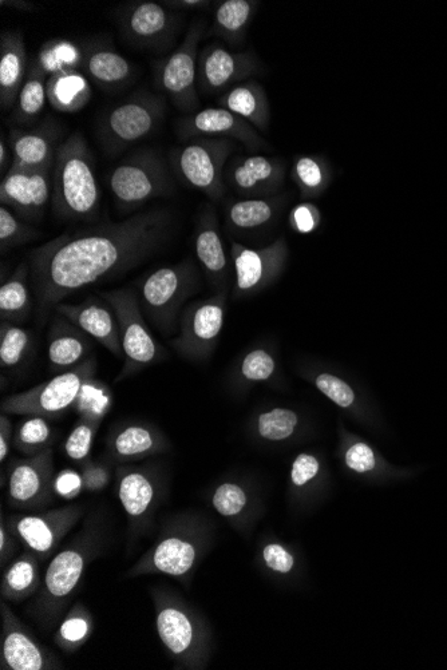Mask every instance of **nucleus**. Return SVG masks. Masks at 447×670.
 <instances>
[{"label":"nucleus","mask_w":447,"mask_h":670,"mask_svg":"<svg viewBox=\"0 0 447 670\" xmlns=\"http://www.w3.org/2000/svg\"><path fill=\"white\" fill-rule=\"evenodd\" d=\"M162 5L168 9L176 10H201L211 5V2H203V0H170V2H161Z\"/></svg>","instance_id":"57"},{"label":"nucleus","mask_w":447,"mask_h":670,"mask_svg":"<svg viewBox=\"0 0 447 670\" xmlns=\"http://www.w3.org/2000/svg\"><path fill=\"white\" fill-rule=\"evenodd\" d=\"M47 101L59 113L74 114L92 99L89 79L79 70H65L51 75L46 83Z\"/></svg>","instance_id":"30"},{"label":"nucleus","mask_w":447,"mask_h":670,"mask_svg":"<svg viewBox=\"0 0 447 670\" xmlns=\"http://www.w3.org/2000/svg\"><path fill=\"white\" fill-rule=\"evenodd\" d=\"M178 136L183 140L188 138H228L239 141L249 150L264 148L265 141L253 126L243 118L236 116L224 107H208L197 110L181 118L177 124Z\"/></svg>","instance_id":"19"},{"label":"nucleus","mask_w":447,"mask_h":670,"mask_svg":"<svg viewBox=\"0 0 447 670\" xmlns=\"http://www.w3.org/2000/svg\"><path fill=\"white\" fill-rule=\"evenodd\" d=\"M102 414L96 411L83 410L81 418L75 424L73 431L67 436L63 450L67 457L75 462L86 461L89 457L94 438H96L98 428L101 426Z\"/></svg>","instance_id":"40"},{"label":"nucleus","mask_w":447,"mask_h":670,"mask_svg":"<svg viewBox=\"0 0 447 670\" xmlns=\"http://www.w3.org/2000/svg\"><path fill=\"white\" fill-rule=\"evenodd\" d=\"M34 59L47 77L65 70L81 71L83 49L67 39H53L41 47Z\"/></svg>","instance_id":"37"},{"label":"nucleus","mask_w":447,"mask_h":670,"mask_svg":"<svg viewBox=\"0 0 447 670\" xmlns=\"http://www.w3.org/2000/svg\"><path fill=\"white\" fill-rule=\"evenodd\" d=\"M275 371V360L264 350L252 351L245 356L241 372L244 378L252 382H263L271 378Z\"/></svg>","instance_id":"47"},{"label":"nucleus","mask_w":447,"mask_h":670,"mask_svg":"<svg viewBox=\"0 0 447 670\" xmlns=\"http://www.w3.org/2000/svg\"><path fill=\"white\" fill-rule=\"evenodd\" d=\"M110 474L105 466L98 463L87 462L83 466L82 479L83 486L87 491H100L105 489L109 483Z\"/></svg>","instance_id":"54"},{"label":"nucleus","mask_w":447,"mask_h":670,"mask_svg":"<svg viewBox=\"0 0 447 670\" xmlns=\"http://www.w3.org/2000/svg\"><path fill=\"white\" fill-rule=\"evenodd\" d=\"M94 630V618L85 605L75 604L65 614L57 632L54 634V642L59 649L66 653L77 652L92 636Z\"/></svg>","instance_id":"36"},{"label":"nucleus","mask_w":447,"mask_h":670,"mask_svg":"<svg viewBox=\"0 0 447 670\" xmlns=\"http://www.w3.org/2000/svg\"><path fill=\"white\" fill-rule=\"evenodd\" d=\"M29 267L21 264L13 276L0 288V315L2 321L25 320L31 309V296L29 288Z\"/></svg>","instance_id":"35"},{"label":"nucleus","mask_w":447,"mask_h":670,"mask_svg":"<svg viewBox=\"0 0 447 670\" xmlns=\"http://www.w3.org/2000/svg\"><path fill=\"white\" fill-rule=\"evenodd\" d=\"M18 543L21 542L10 533L5 525V518L2 517V522H0V561H2V566H5L11 560L15 551H17Z\"/></svg>","instance_id":"55"},{"label":"nucleus","mask_w":447,"mask_h":670,"mask_svg":"<svg viewBox=\"0 0 447 670\" xmlns=\"http://www.w3.org/2000/svg\"><path fill=\"white\" fill-rule=\"evenodd\" d=\"M263 557L268 568L275 570V572L286 574L294 568V557H292L290 551L284 549L278 543L265 546Z\"/></svg>","instance_id":"49"},{"label":"nucleus","mask_w":447,"mask_h":670,"mask_svg":"<svg viewBox=\"0 0 447 670\" xmlns=\"http://www.w3.org/2000/svg\"><path fill=\"white\" fill-rule=\"evenodd\" d=\"M205 23H192L181 45L156 67V83L174 103L177 109L195 113L199 109L197 94V62H199V43L203 38Z\"/></svg>","instance_id":"8"},{"label":"nucleus","mask_w":447,"mask_h":670,"mask_svg":"<svg viewBox=\"0 0 447 670\" xmlns=\"http://www.w3.org/2000/svg\"><path fill=\"white\" fill-rule=\"evenodd\" d=\"M62 130L53 120L30 130H13L10 134V148L14 161L11 168L46 169L54 168L55 156L62 142Z\"/></svg>","instance_id":"21"},{"label":"nucleus","mask_w":447,"mask_h":670,"mask_svg":"<svg viewBox=\"0 0 447 670\" xmlns=\"http://www.w3.org/2000/svg\"><path fill=\"white\" fill-rule=\"evenodd\" d=\"M81 71L102 89L114 90L132 79L134 67L112 46L94 43L83 49Z\"/></svg>","instance_id":"27"},{"label":"nucleus","mask_w":447,"mask_h":670,"mask_svg":"<svg viewBox=\"0 0 447 670\" xmlns=\"http://www.w3.org/2000/svg\"><path fill=\"white\" fill-rule=\"evenodd\" d=\"M2 636H0V668L3 670H54L63 664L46 646L39 644L27 626L9 606L0 602Z\"/></svg>","instance_id":"14"},{"label":"nucleus","mask_w":447,"mask_h":670,"mask_svg":"<svg viewBox=\"0 0 447 670\" xmlns=\"http://www.w3.org/2000/svg\"><path fill=\"white\" fill-rule=\"evenodd\" d=\"M53 449L35 457L19 459L11 466L7 501L13 509L35 511L53 501Z\"/></svg>","instance_id":"15"},{"label":"nucleus","mask_w":447,"mask_h":670,"mask_svg":"<svg viewBox=\"0 0 447 670\" xmlns=\"http://www.w3.org/2000/svg\"><path fill=\"white\" fill-rule=\"evenodd\" d=\"M316 386H318L324 395L334 400L340 407H350L352 402H354V391L343 380L335 378V376L328 374L320 375L316 379Z\"/></svg>","instance_id":"48"},{"label":"nucleus","mask_w":447,"mask_h":670,"mask_svg":"<svg viewBox=\"0 0 447 670\" xmlns=\"http://www.w3.org/2000/svg\"><path fill=\"white\" fill-rule=\"evenodd\" d=\"M98 551L100 537L94 527H87L73 543L54 555L43 574L41 589L29 608L35 622L45 629L58 624L81 585L87 565L96 558Z\"/></svg>","instance_id":"3"},{"label":"nucleus","mask_w":447,"mask_h":670,"mask_svg":"<svg viewBox=\"0 0 447 670\" xmlns=\"http://www.w3.org/2000/svg\"><path fill=\"white\" fill-rule=\"evenodd\" d=\"M347 466L358 473H366L375 467L373 450L365 443H356L346 455Z\"/></svg>","instance_id":"50"},{"label":"nucleus","mask_w":447,"mask_h":670,"mask_svg":"<svg viewBox=\"0 0 447 670\" xmlns=\"http://www.w3.org/2000/svg\"><path fill=\"white\" fill-rule=\"evenodd\" d=\"M217 106L224 107L243 118L257 132H267L271 124V107L264 87L249 79L229 89L217 99Z\"/></svg>","instance_id":"26"},{"label":"nucleus","mask_w":447,"mask_h":670,"mask_svg":"<svg viewBox=\"0 0 447 670\" xmlns=\"http://www.w3.org/2000/svg\"><path fill=\"white\" fill-rule=\"evenodd\" d=\"M55 311L59 316L65 317L75 327L87 333L90 338L97 340L117 358H124L120 327H118L116 315L109 304L101 303L100 300L90 297L85 303L78 305L58 304Z\"/></svg>","instance_id":"20"},{"label":"nucleus","mask_w":447,"mask_h":670,"mask_svg":"<svg viewBox=\"0 0 447 670\" xmlns=\"http://www.w3.org/2000/svg\"><path fill=\"white\" fill-rule=\"evenodd\" d=\"M13 424L6 414L0 416V461L5 462L9 457L11 443H14Z\"/></svg>","instance_id":"56"},{"label":"nucleus","mask_w":447,"mask_h":670,"mask_svg":"<svg viewBox=\"0 0 447 670\" xmlns=\"http://www.w3.org/2000/svg\"><path fill=\"white\" fill-rule=\"evenodd\" d=\"M274 206L267 200H243L229 208V221L236 228L252 229L267 224L274 216Z\"/></svg>","instance_id":"43"},{"label":"nucleus","mask_w":447,"mask_h":670,"mask_svg":"<svg viewBox=\"0 0 447 670\" xmlns=\"http://www.w3.org/2000/svg\"><path fill=\"white\" fill-rule=\"evenodd\" d=\"M101 297L113 309L120 327L125 364L117 380H122L156 362L161 348L145 323L140 301L132 289L102 292Z\"/></svg>","instance_id":"6"},{"label":"nucleus","mask_w":447,"mask_h":670,"mask_svg":"<svg viewBox=\"0 0 447 670\" xmlns=\"http://www.w3.org/2000/svg\"><path fill=\"white\" fill-rule=\"evenodd\" d=\"M82 506H66L38 514H19L7 521V529L43 561L49 560L62 539L77 525L83 515Z\"/></svg>","instance_id":"13"},{"label":"nucleus","mask_w":447,"mask_h":670,"mask_svg":"<svg viewBox=\"0 0 447 670\" xmlns=\"http://www.w3.org/2000/svg\"><path fill=\"white\" fill-rule=\"evenodd\" d=\"M126 41L144 49L160 50L176 37L180 15L162 3L134 2L118 17Z\"/></svg>","instance_id":"17"},{"label":"nucleus","mask_w":447,"mask_h":670,"mask_svg":"<svg viewBox=\"0 0 447 670\" xmlns=\"http://www.w3.org/2000/svg\"><path fill=\"white\" fill-rule=\"evenodd\" d=\"M62 317V316H61ZM53 332H50L47 356L53 372H66L79 366L90 352V343L81 329L65 317L55 321Z\"/></svg>","instance_id":"29"},{"label":"nucleus","mask_w":447,"mask_h":670,"mask_svg":"<svg viewBox=\"0 0 447 670\" xmlns=\"http://www.w3.org/2000/svg\"><path fill=\"white\" fill-rule=\"evenodd\" d=\"M156 610L158 637L169 656L178 666L196 665L203 648V634L191 610L177 597L166 590L156 589L152 593Z\"/></svg>","instance_id":"7"},{"label":"nucleus","mask_w":447,"mask_h":670,"mask_svg":"<svg viewBox=\"0 0 447 670\" xmlns=\"http://www.w3.org/2000/svg\"><path fill=\"white\" fill-rule=\"evenodd\" d=\"M109 188L118 204L132 209L168 192L170 182L161 157L152 150H142L113 169Z\"/></svg>","instance_id":"10"},{"label":"nucleus","mask_w":447,"mask_h":670,"mask_svg":"<svg viewBox=\"0 0 447 670\" xmlns=\"http://www.w3.org/2000/svg\"><path fill=\"white\" fill-rule=\"evenodd\" d=\"M212 503L223 517H235L247 505V495L240 486L224 483L213 494Z\"/></svg>","instance_id":"46"},{"label":"nucleus","mask_w":447,"mask_h":670,"mask_svg":"<svg viewBox=\"0 0 447 670\" xmlns=\"http://www.w3.org/2000/svg\"><path fill=\"white\" fill-rule=\"evenodd\" d=\"M319 473V462L308 454L299 455L292 466L291 478L296 486L307 485Z\"/></svg>","instance_id":"52"},{"label":"nucleus","mask_w":447,"mask_h":670,"mask_svg":"<svg viewBox=\"0 0 447 670\" xmlns=\"http://www.w3.org/2000/svg\"><path fill=\"white\" fill-rule=\"evenodd\" d=\"M259 2L255 0H224L216 6L212 27L208 34L223 39L232 46H240L252 19L255 18Z\"/></svg>","instance_id":"32"},{"label":"nucleus","mask_w":447,"mask_h":670,"mask_svg":"<svg viewBox=\"0 0 447 670\" xmlns=\"http://www.w3.org/2000/svg\"><path fill=\"white\" fill-rule=\"evenodd\" d=\"M232 256L236 269L237 289L249 292L267 283L276 275L286 256V247L282 241L264 249H249L235 243L232 245Z\"/></svg>","instance_id":"23"},{"label":"nucleus","mask_w":447,"mask_h":670,"mask_svg":"<svg viewBox=\"0 0 447 670\" xmlns=\"http://www.w3.org/2000/svg\"><path fill=\"white\" fill-rule=\"evenodd\" d=\"M29 65L21 31L3 33L0 37V103L3 110H10L17 103Z\"/></svg>","instance_id":"24"},{"label":"nucleus","mask_w":447,"mask_h":670,"mask_svg":"<svg viewBox=\"0 0 447 670\" xmlns=\"http://www.w3.org/2000/svg\"><path fill=\"white\" fill-rule=\"evenodd\" d=\"M45 561L34 551L27 550L11 562L5 570L0 585L3 600L11 604H22L34 597L43 581L42 565Z\"/></svg>","instance_id":"28"},{"label":"nucleus","mask_w":447,"mask_h":670,"mask_svg":"<svg viewBox=\"0 0 447 670\" xmlns=\"http://www.w3.org/2000/svg\"><path fill=\"white\" fill-rule=\"evenodd\" d=\"M292 178L307 196L326 188L331 177L330 162L320 154H300L292 164Z\"/></svg>","instance_id":"38"},{"label":"nucleus","mask_w":447,"mask_h":670,"mask_svg":"<svg viewBox=\"0 0 447 670\" xmlns=\"http://www.w3.org/2000/svg\"><path fill=\"white\" fill-rule=\"evenodd\" d=\"M193 267L188 263L154 271L141 285L140 305L157 327L173 331L174 320L193 285Z\"/></svg>","instance_id":"12"},{"label":"nucleus","mask_w":447,"mask_h":670,"mask_svg":"<svg viewBox=\"0 0 447 670\" xmlns=\"http://www.w3.org/2000/svg\"><path fill=\"white\" fill-rule=\"evenodd\" d=\"M100 200L92 150L75 132L59 145L55 156L51 208L61 220H86L97 213Z\"/></svg>","instance_id":"2"},{"label":"nucleus","mask_w":447,"mask_h":670,"mask_svg":"<svg viewBox=\"0 0 447 670\" xmlns=\"http://www.w3.org/2000/svg\"><path fill=\"white\" fill-rule=\"evenodd\" d=\"M292 224L300 233H311L318 227L319 212L314 205L303 204L296 206L291 216Z\"/></svg>","instance_id":"53"},{"label":"nucleus","mask_w":447,"mask_h":670,"mask_svg":"<svg viewBox=\"0 0 447 670\" xmlns=\"http://www.w3.org/2000/svg\"><path fill=\"white\" fill-rule=\"evenodd\" d=\"M261 65L252 51L233 53L219 45L205 46L197 62V87L205 94L227 93L229 89L259 74Z\"/></svg>","instance_id":"16"},{"label":"nucleus","mask_w":447,"mask_h":670,"mask_svg":"<svg viewBox=\"0 0 447 670\" xmlns=\"http://www.w3.org/2000/svg\"><path fill=\"white\" fill-rule=\"evenodd\" d=\"M47 74L31 59L25 83L15 103L14 118L18 124L31 125L41 116L47 101Z\"/></svg>","instance_id":"34"},{"label":"nucleus","mask_w":447,"mask_h":670,"mask_svg":"<svg viewBox=\"0 0 447 670\" xmlns=\"http://www.w3.org/2000/svg\"><path fill=\"white\" fill-rule=\"evenodd\" d=\"M284 162L279 158L261 156L239 157L231 164L229 181L243 193L270 192L283 184Z\"/></svg>","instance_id":"25"},{"label":"nucleus","mask_w":447,"mask_h":670,"mask_svg":"<svg viewBox=\"0 0 447 670\" xmlns=\"http://www.w3.org/2000/svg\"><path fill=\"white\" fill-rule=\"evenodd\" d=\"M53 170L11 168L0 185L2 205L23 220L42 218L53 194Z\"/></svg>","instance_id":"18"},{"label":"nucleus","mask_w":447,"mask_h":670,"mask_svg":"<svg viewBox=\"0 0 447 670\" xmlns=\"http://www.w3.org/2000/svg\"><path fill=\"white\" fill-rule=\"evenodd\" d=\"M170 229L169 212L150 210L47 241L30 257L39 308H55L81 289L137 267L168 240Z\"/></svg>","instance_id":"1"},{"label":"nucleus","mask_w":447,"mask_h":670,"mask_svg":"<svg viewBox=\"0 0 447 670\" xmlns=\"http://www.w3.org/2000/svg\"><path fill=\"white\" fill-rule=\"evenodd\" d=\"M224 323V301L208 300L189 305L181 320V333L173 340L178 352H193L212 343L219 336Z\"/></svg>","instance_id":"22"},{"label":"nucleus","mask_w":447,"mask_h":670,"mask_svg":"<svg viewBox=\"0 0 447 670\" xmlns=\"http://www.w3.org/2000/svg\"><path fill=\"white\" fill-rule=\"evenodd\" d=\"M96 364L86 360L73 368L61 372L49 382L39 384L21 394L9 396L3 400V414L49 416L67 410L81 398L86 384L93 382Z\"/></svg>","instance_id":"4"},{"label":"nucleus","mask_w":447,"mask_h":670,"mask_svg":"<svg viewBox=\"0 0 447 670\" xmlns=\"http://www.w3.org/2000/svg\"><path fill=\"white\" fill-rule=\"evenodd\" d=\"M166 449L164 436L148 424H128L113 436L110 451L120 461H138Z\"/></svg>","instance_id":"33"},{"label":"nucleus","mask_w":447,"mask_h":670,"mask_svg":"<svg viewBox=\"0 0 447 670\" xmlns=\"http://www.w3.org/2000/svg\"><path fill=\"white\" fill-rule=\"evenodd\" d=\"M14 156L9 144H6L5 138L0 140V169L2 173H7L13 166Z\"/></svg>","instance_id":"58"},{"label":"nucleus","mask_w":447,"mask_h":670,"mask_svg":"<svg viewBox=\"0 0 447 670\" xmlns=\"http://www.w3.org/2000/svg\"><path fill=\"white\" fill-rule=\"evenodd\" d=\"M41 236L37 229L29 227L13 213V210L2 205L0 208V245L6 252L19 245L30 243Z\"/></svg>","instance_id":"44"},{"label":"nucleus","mask_w":447,"mask_h":670,"mask_svg":"<svg viewBox=\"0 0 447 670\" xmlns=\"http://www.w3.org/2000/svg\"><path fill=\"white\" fill-rule=\"evenodd\" d=\"M30 333L11 321L0 327V363L3 368L19 366L30 348Z\"/></svg>","instance_id":"41"},{"label":"nucleus","mask_w":447,"mask_h":670,"mask_svg":"<svg viewBox=\"0 0 447 670\" xmlns=\"http://www.w3.org/2000/svg\"><path fill=\"white\" fill-rule=\"evenodd\" d=\"M199 554L196 539L178 519L162 531L157 542L129 570L128 577L161 574L183 580L195 569Z\"/></svg>","instance_id":"11"},{"label":"nucleus","mask_w":447,"mask_h":670,"mask_svg":"<svg viewBox=\"0 0 447 670\" xmlns=\"http://www.w3.org/2000/svg\"><path fill=\"white\" fill-rule=\"evenodd\" d=\"M83 489H85V486H83L82 475L75 473L73 470L62 471L55 478L54 490L59 497L73 499L78 497Z\"/></svg>","instance_id":"51"},{"label":"nucleus","mask_w":447,"mask_h":670,"mask_svg":"<svg viewBox=\"0 0 447 670\" xmlns=\"http://www.w3.org/2000/svg\"><path fill=\"white\" fill-rule=\"evenodd\" d=\"M164 116V98L148 93L134 94L112 107L102 118V144L110 153L121 152L152 134Z\"/></svg>","instance_id":"5"},{"label":"nucleus","mask_w":447,"mask_h":670,"mask_svg":"<svg viewBox=\"0 0 447 670\" xmlns=\"http://www.w3.org/2000/svg\"><path fill=\"white\" fill-rule=\"evenodd\" d=\"M53 431L45 416L30 415L14 431V447L26 458L35 457L50 449Z\"/></svg>","instance_id":"39"},{"label":"nucleus","mask_w":447,"mask_h":670,"mask_svg":"<svg viewBox=\"0 0 447 670\" xmlns=\"http://www.w3.org/2000/svg\"><path fill=\"white\" fill-rule=\"evenodd\" d=\"M0 5L3 7H10V9H15V10H21V11H35L37 10V6L34 5V3L30 2H22V0H9V2H6V0H2L0 2Z\"/></svg>","instance_id":"59"},{"label":"nucleus","mask_w":447,"mask_h":670,"mask_svg":"<svg viewBox=\"0 0 447 670\" xmlns=\"http://www.w3.org/2000/svg\"><path fill=\"white\" fill-rule=\"evenodd\" d=\"M298 422V415L294 411L287 410V408H275V410L260 415L257 420V430L264 439L280 442L294 434Z\"/></svg>","instance_id":"45"},{"label":"nucleus","mask_w":447,"mask_h":670,"mask_svg":"<svg viewBox=\"0 0 447 670\" xmlns=\"http://www.w3.org/2000/svg\"><path fill=\"white\" fill-rule=\"evenodd\" d=\"M196 255L209 273H221L227 268V256L216 228H201L196 237Z\"/></svg>","instance_id":"42"},{"label":"nucleus","mask_w":447,"mask_h":670,"mask_svg":"<svg viewBox=\"0 0 447 670\" xmlns=\"http://www.w3.org/2000/svg\"><path fill=\"white\" fill-rule=\"evenodd\" d=\"M118 477V498L125 513L133 521H141L157 501V486L146 471L121 469Z\"/></svg>","instance_id":"31"},{"label":"nucleus","mask_w":447,"mask_h":670,"mask_svg":"<svg viewBox=\"0 0 447 670\" xmlns=\"http://www.w3.org/2000/svg\"><path fill=\"white\" fill-rule=\"evenodd\" d=\"M233 150L235 141L228 138H192L174 152V169L189 186L216 198L223 192L221 178Z\"/></svg>","instance_id":"9"}]
</instances>
